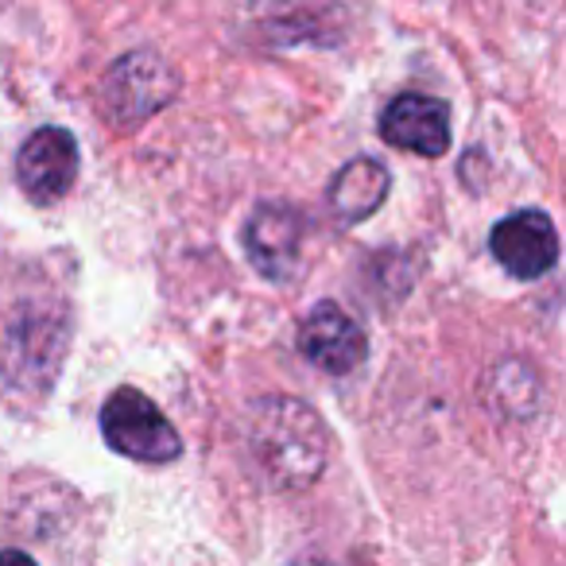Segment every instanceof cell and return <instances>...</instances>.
<instances>
[{
	"label": "cell",
	"instance_id": "obj_1",
	"mask_svg": "<svg viewBox=\"0 0 566 566\" xmlns=\"http://www.w3.org/2000/svg\"><path fill=\"white\" fill-rule=\"evenodd\" d=\"M249 450L268 485L283 493H303L323 478L326 458H331V434L311 403L295 396H272L252 411Z\"/></svg>",
	"mask_w": 566,
	"mask_h": 566
},
{
	"label": "cell",
	"instance_id": "obj_2",
	"mask_svg": "<svg viewBox=\"0 0 566 566\" xmlns=\"http://www.w3.org/2000/svg\"><path fill=\"white\" fill-rule=\"evenodd\" d=\"M179 71L159 51L120 55L102 78V109L117 128H140L179 97Z\"/></svg>",
	"mask_w": 566,
	"mask_h": 566
},
{
	"label": "cell",
	"instance_id": "obj_3",
	"mask_svg": "<svg viewBox=\"0 0 566 566\" xmlns=\"http://www.w3.org/2000/svg\"><path fill=\"white\" fill-rule=\"evenodd\" d=\"M102 434L117 454L144 465H167L182 454V439L171 419L140 392V388H117L102 403Z\"/></svg>",
	"mask_w": 566,
	"mask_h": 566
},
{
	"label": "cell",
	"instance_id": "obj_4",
	"mask_svg": "<svg viewBox=\"0 0 566 566\" xmlns=\"http://www.w3.org/2000/svg\"><path fill=\"white\" fill-rule=\"evenodd\" d=\"M303 213L287 202H260L244 221V252L264 280H295L303 260Z\"/></svg>",
	"mask_w": 566,
	"mask_h": 566
},
{
	"label": "cell",
	"instance_id": "obj_5",
	"mask_svg": "<svg viewBox=\"0 0 566 566\" xmlns=\"http://www.w3.org/2000/svg\"><path fill=\"white\" fill-rule=\"evenodd\" d=\"M300 354L311 365L326 373V377H354L361 373L365 357H369V338H365L361 323L338 303H315L311 315L300 326Z\"/></svg>",
	"mask_w": 566,
	"mask_h": 566
},
{
	"label": "cell",
	"instance_id": "obj_6",
	"mask_svg": "<svg viewBox=\"0 0 566 566\" xmlns=\"http://www.w3.org/2000/svg\"><path fill=\"white\" fill-rule=\"evenodd\" d=\"M17 179L32 202H63L71 195L74 179H78V144H74V136L55 125L32 133L17 156Z\"/></svg>",
	"mask_w": 566,
	"mask_h": 566
},
{
	"label": "cell",
	"instance_id": "obj_7",
	"mask_svg": "<svg viewBox=\"0 0 566 566\" xmlns=\"http://www.w3.org/2000/svg\"><path fill=\"white\" fill-rule=\"evenodd\" d=\"M493 260L516 280H539L558 264V233L543 210H516L489 233Z\"/></svg>",
	"mask_w": 566,
	"mask_h": 566
},
{
	"label": "cell",
	"instance_id": "obj_8",
	"mask_svg": "<svg viewBox=\"0 0 566 566\" xmlns=\"http://www.w3.org/2000/svg\"><path fill=\"white\" fill-rule=\"evenodd\" d=\"M377 128L392 148L416 151L423 159H439L450 148V109L439 97L396 94L380 113Z\"/></svg>",
	"mask_w": 566,
	"mask_h": 566
},
{
	"label": "cell",
	"instance_id": "obj_9",
	"mask_svg": "<svg viewBox=\"0 0 566 566\" xmlns=\"http://www.w3.org/2000/svg\"><path fill=\"white\" fill-rule=\"evenodd\" d=\"M388 187H392L388 167L377 156H357L334 175L326 198H331V210L338 213V221L354 226V221H365L369 213L380 210V202L388 198Z\"/></svg>",
	"mask_w": 566,
	"mask_h": 566
},
{
	"label": "cell",
	"instance_id": "obj_10",
	"mask_svg": "<svg viewBox=\"0 0 566 566\" xmlns=\"http://www.w3.org/2000/svg\"><path fill=\"white\" fill-rule=\"evenodd\" d=\"M0 566H40L32 555H24V551L9 547V551H0Z\"/></svg>",
	"mask_w": 566,
	"mask_h": 566
},
{
	"label": "cell",
	"instance_id": "obj_11",
	"mask_svg": "<svg viewBox=\"0 0 566 566\" xmlns=\"http://www.w3.org/2000/svg\"><path fill=\"white\" fill-rule=\"evenodd\" d=\"M295 566H331V563H323V558H303V563H295Z\"/></svg>",
	"mask_w": 566,
	"mask_h": 566
}]
</instances>
